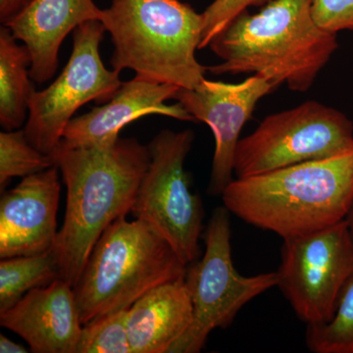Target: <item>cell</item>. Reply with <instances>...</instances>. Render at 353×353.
I'll return each instance as SVG.
<instances>
[{"label": "cell", "mask_w": 353, "mask_h": 353, "mask_svg": "<svg viewBox=\"0 0 353 353\" xmlns=\"http://www.w3.org/2000/svg\"><path fill=\"white\" fill-rule=\"evenodd\" d=\"M55 165L67 187L63 226L53 252L60 278L75 287L95 243L116 220L132 212L148 165V145L137 139L58 148Z\"/></svg>", "instance_id": "6da1fadb"}, {"label": "cell", "mask_w": 353, "mask_h": 353, "mask_svg": "<svg viewBox=\"0 0 353 353\" xmlns=\"http://www.w3.org/2000/svg\"><path fill=\"white\" fill-rule=\"evenodd\" d=\"M338 48L336 34L316 23L312 0H271L257 13H241L212 39L209 48L221 62L208 71L260 75L304 92Z\"/></svg>", "instance_id": "7a4b0ae2"}, {"label": "cell", "mask_w": 353, "mask_h": 353, "mask_svg": "<svg viewBox=\"0 0 353 353\" xmlns=\"http://www.w3.org/2000/svg\"><path fill=\"white\" fill-rule=\"evenodd\" d=\"M221 196L236 217L282 239L314 233L347 219L353 204V150L234 179Z\"/></svg>", "instance_id": "3957f363"}, {"label": "cell", "mask_w": 353, "mask_h": 353, "mask_svg": "<svg viewBox=\"0 0 353 353\" xmlns=\"http://www.w3.org/2000/svg\"><path fill=\"white\" fill-rule=\"evenodd\" d=\"M102 24L111 36L112 69L180 88H196L208 67L197 61L202 18L181 0H112Z\"/></svg>", "instance_id": "277c9868"}, {"label": "cell", "mask_w": 353, "mask_h": 353, "mask_svg": "<svg viewBox=\"0 0 353 353\" xmlns=\"http://www.w3.org/2000/svg\"><path fill=\"white\" fill-rule=\"evenodd\" d=\"M188 267L143 221L116 220L95 243L73 288L81 322L129 309L158 285L185 277Z\"/></svg>", "instance_id": "5b68a950"}, {"label": "cell", "mask_w": 353, "mask_h": 353, "mask_svg": "<svg viewBox=\"0 0 353 353\" xmlns=\"http://www.w3.org/2000/svg\"><path fill=\"white\" fill-rule=\"evenodd\" d=\"M230 214L225 206L214 209L204 231L203 256L188 267L192 321L170 353L201 352L213 330L227 328L243 306L277 287V272L245 277L234 268Z\"/></svg>", "instance_id": "8992f818"}, {"label": "cell", "mask_w": 353, "mask_h": 353, "mask_svg": "<svg viewBox=\"0 0 353 353\" xmlns=\"http://www.w3.org/2000/svg\"><path fill=\"white\" fill-rule=\"evenodd\" d=\"M353 150V122L321 102L309 101L267 116L241 139L234 160L236 178L326 159Z\"/></svg>", "instance_id": "52a82bcc"}, {"label": "cell", "mask_w": 353, "mask_h": 353, "mask_svg": "<svg viewBox=\"0 0 353 353\" xmlns=\"http://www.w3.org/2000/svg\"><path fill=\"white\" fill-rule=\"evenodd\" d=\"M194 141L190 130H163L155 136L131 212L159 234L187 266L199 259L204 219L201 199L190 189L185 169Z\"/></svg>", "instance_id": "ba28073f"}, {"label": "cell", "mask_w": 353, "mask_h": 353, "mask_svg": "<svg viewBox=\"0 0 353 353\" xmlns=\"http://www.w3.org/2000/svg\"><path fill=\"white\" fill-rule=\"evenodd\" d=\"M105 27L88 21L73 32V50L57 80L43 90H32L24 129L32 145L54 157L73 116L90 101L106 103L122 85L119 72L104 66L99 46Z\"/></svg>", "instance_id": "9c48e42d"}, {"label": "cell", "mask_w": 353, "mask_h": 353, "mask_svg": "<svg viewBox=\"0 0 353 353\" xmlns=\"http://www.w3.org/2000/svg\"><path fill=\"white\" fill-rule=\"evenodd\" d=\"M353 275V236L347 219L314 233L283 239L277 287L307 325L332 319Z\"/></svg>", "instance_id": "30bf717a"}, {"label": "cell", "mask_w": 353, "mask_h": 353, "mask_svg": "<svg viewBox=\"0 0 353 353\" xmlns=\"http://www.w3.org/2000/svg\"><path fill=\"white\" fill-rule=\"evenodd\" d=\"M271 81L252 75L239 83L204 80L196 88H179L174 99L199 122L210 128L215 139L208 192L222 196L234 180V160L241 132L260 99L273 92Z\"/></svg>", "instance_id": "8fae6325"}, {"label": "cell", "mask_w": 353, "mask_h": 353, "mask_svg": "<svg viewBox=\"0 0 353 353\" xmlns=\"http://www.w3.org/2000/svg\"><path fill=\"white\" fill-rule=\"evenodd\" d=\"M59 169L57 165L23 178L0 201V257L51 252L57 239Z\"/></svg>", "instance_id": "7c38bea8"}, {"label": "cell", "mask_w": 353, "mask_h": 353, "mask_svg": "<svg viewBox=\"0 0 353 353\" xmlns=\"http://www.w3.org/2000/svg\"><path fill=\"white\" fill-rule=\"evenodd\" d=\"M178 87L136 76L123 83L119 90L104 105L73 118L65 129L58 148L108 145L119 139L121 130L130 123L148 115H162L180 121L196 119L182 104L169 105Z\"/></svg>", "instance_id": "4fadbf2b"}, {"label": "cell", "mask_w": 353, "mask_h": 353, "mask_svg": "<svg viewBox=\"0 0 353 353\" xmlns=\"http://www.w3.org/2000/svg\"><path fill=\"white\" fill-rule=\"evenodd\" d=\"M0 325L36 353H77L83 328L73 287L60 278L1 311Z\"/></svg>", "instance_id": "5bb4252c"}, {"label": "cell", "mask_w": 353, "mask_h": 353, "mask_svg": "<svg viewBox=\"0 0 353 353\" xmlns=\"http://www.w3.org/2000/svg\"><path fill=\"white\" fill-rule=\"evenodd\" d=\"M102 15L94 0H31L4 26L29 51L32 81L43 83L57 73L65 38L83 23L101 21Z\"/></svg>", "instance_id": "9a60e30c"}, {"label": "cell", "mask_w": 353, "mask_h": 353, "mask_svg": "<svg viewBox=\"0 0 353 353\" xmlns=\"http://www.w3.org/2000/svg\"><path fill=\"white\" fill-rule=\"evenodd\" d=\"M192 321L185 277L158 285L128 309L132 353H170Z\"/></svg>", "instance_id": "2e32d148"}, {"label": "cell", "mask_w": 353, "mask_h": 353, "mask_svg": "<svg viewBox=\"0 0 353 353\" xmlns=\"http://www.w3.org/2000/svg\"><path fill=\"white\" fill-rule=\"evenodd\" d=\"M29 51L17 43L12 32L0 28V124L6 131L24 124L32 90Z\"/></svg>", "instance_id": "e0dca14e"}, {"label": "cell", "mask_w": 353, "mask_h": 353, "mask_svg": "<svg viewBox=\"0 0 353 353\" xmlns=\"http://www.w3.org/2000/svg\"><path fill=\"white\" fill-rule=\"evenodd\" d=\"M59 278L53 250L38 255L1 259L0 312L12 307L32 290L46 287Z\"/></svg>", "instance_id": "ac0fdd59"}, {"label": "cell", "mask_w": 353, "mask_h": 353, "mask_svg": "<svg viewBox=\"0 0 353 353\" xmlns=\"http://www.w3.org/2000/svg\"><path fill=\"white\" fill-rule=\"evenodd\" d=\"M306 345L314 353H353V275L347 281L331 320L307 325Z\"/></svg>", "instance_id": "d6986e66"}, {"label": "cell", "mask_w": 353, "mask_h": 353, "mask_svg": "<svg viewBox=\"0 0 353 353\" xmlns=\"http://www.w3.org/2000/svg\"><path fill=\"white\" fill-rule=\"evenodd\" d=\"M50 155L39 152L30 143L24 130L0 132V189H4L11 179L39 173L54 166Z\"/></svg>", "instance_id": "ffe728a7"}, {"label": "cell", "mask_w": 353, "mask_h": 353, "mask_svg": "<svg viewBox=\"0 0 353 353\" xmlns=\"http://www.w3.org/2000/svg\"><path fill=\"white\" fill-rule=\"evenodd\" d=\"M128 309L114 311L83 325L77 353H132Z\"/></svg>", "instance_id": "44dd1931"}, {"label": "cell", "mask_w": 353, "mask_h": 353, "mask_svg": "<svg viewBox=\"0 0 353 353\" xmlns=\"http://www.w3.org/2000/svg\"><path fill=\"white\" fill-rule=\"evenodd\" d=\"M271 0H214L201 13L202 32L199 50H204L232 21L250 7L262 6Z\"/></svg>", "instance_id": "7402d4cb"}, {"label": "cell", "mask_w": 353, "mask_h": 353, "mask_svg": "<svg viewBox=\"0 0 353 353\" xmlns=\"http://www.w3.org/2000/svg\"><path fill=\"white\" fill-rule=\"evenodd\" d=\"M312 15L326 31H353V0H312Z\"/></svg>", "instance_id": "603a6c76"}, {"label": "cell", "mask_w": 353, "mask_h": 353, "mask_svg": "<svg viewBox=\"0 0 353 353\" xmlns=\"http://www.w3.org/2000/svg\"><path fill=\"white\" fill-rule=\"evenodd\" d=\"M31 0H0V21L6 25Z\"/></svg>", "instance_id": "cb8c5ba5"}, {"label": "cell", "mask_w": 353, "mask_h": 353, "mask_svg": "<svg viewBox=\"0 0 353 353\" xmlns=\"http://www.w3.org/2000/svg\"><path fill=\"white\" fill-rule=\"evenodd\" d=\"M0 352L1 353H26L27 348L18 345L15 341L9 340L4 334H0Z\"/></svg>", "instance_id": "d4e9b609"}, {"label": "cell", "mask_w": 353, "mask_h": 353, "mask_svg": "<svg viewBox=\"0 0 353 353\" xmlns=\"http://www.w3.org/2000/svg\"><path fill=\"white\" fill-rule=\"evenodd\" d=\"M347 222L348 224V227H350V232H352V234L353 236V204L352 208H350V213H348L347 217Z\"/></svg>", "instance_id": "484cf974"}]
</instances>
